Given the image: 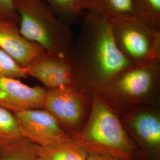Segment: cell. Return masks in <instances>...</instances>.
<instances>
[{
    "label": "cell",
    "instance_id": "6da1fadb",
    "mask_svg": "<svg viewBox=\"0 0 160 160\" xmlns=\"http://www.w3.org/2000/svg\"><path fill=\"white\" fill-rule=\"evenodd\" d=\"M83 14L69 57L77 79L90 80L97 87L106 84L133 64L114 41L111 19L92 12Z\"/></svg>",
    "mask_w": 160,
    "mask_h": 160
},
{
    "label": "cell",
    "instance_id": "7a4b0ae2",
    "mask_svg": "<svg viewBox=\"0 0 160 160\" xmlns=\"http://www.w3.org/2000/svg\"><path fill=\"white\" fill-rule=\"evenodd\" d=\"M72 138L88 153L108 155L120 160H139L143 154L128 134L116 110L96 89L88 119Z\"/></svg>",
    "mask_w": 160,
    "mask_h": 160
},
{
    "label": "cell",
    "instance_id": "3957f363",
    "mask_svg": "<svg viewBox=\"0 0 160 160\" xmlns=\"http://www.w3.org/2000/svg\"><path fill=\"white\" fill-rule=\"evenodd\" d=\"M18 26L23 37L46 51L69 56L74 36L72 30L43 0H15Z\"/></svg>",
    "mask_w": 160,
    "mask_h": 160
},
{
    "label": "cell",
    "instance_id": "277c9868",
    "mask_svg": "<svg viewBox=\"0 0 160 160\" xmlns=\"http://www.w3.org/2000/svg\"><path fill=\"white\" fill-rule=\"evenodd\" d=\"M160 61L133 64L95 89L113 109L138 106L148 97L158 82Z\"/></svg>",
    "mask_w": 160,
    "mask_h": 160
},
{
    "label": "cell",
    "instance_id": "5b68a950",
    "mask_svg": "<svg viewBox=\"0 0 160 160\" xmlns=\"http://www.w3.org/2000/svg\"><path fill=\"white\" fill-rule=\"evenodd\" d=\"M114 41L132 64L160 60V30L132 14L111 19Z\"/></svg>",
    "mask_w": 160,
    "mask_h": 160
},
{
    "label": "cell",
    "instance_id": "8992f818",
    "mask_svg": "<svg viewBox=\"0 0 160 160\" xmlns=\"http://www.w3.org/2000/svg\"><path fill=\"white\" fill-rule=\"evenodd\" d=\"M87 102L84 93L74 86H69L47 90L43 109L49 112L72 137L84 125Z\"/></svg>",
    "mask_w": 160,
    "mask_h": 160
},
{
    "label": "cell",
    "instance_id": "52a82bcc",
    "mask_svg": "<svg viewBox=\"0 0 160 160\" xmlns=\"http://www.w3.org/2000/svg\"><path fill=\"white\" fill-rule=\"evenodd\" d=\"M13 114L22 137L39 147H53L72 138L45 109H29Z\"/></svg>",
    "mask_w": 160,
    "mask_h": 160
},
{
    "label": "cell",
    "instance_id": "ba28073f",
    "mask_svg": "<svg viewBox=\"0 0 160 160\" xmlns=\"http://www.w3.org/2000/svg\"><path fill=\"white\" fill-rule=\"evenodd\" d=\"M122 122L132 140L142 149V152L159 160L160 118L158 112L136 106L124 113Z\"/></svg>",
    "mask_w": 160,
    "mask_h": 160
},
{
    "label": "cell",
    "instance_id": "9c48e42d",
    "mask_svg": "<svg viewBox=\"0 0 160 160\" xmlns=\"http://www.w3.org/2000/svg\"><path fill=\"white\" fill-rule=\"evenodd\" d=\"M24 69L47 90L74 86L77 80L71 58L62 53L45 51Z\"/></svg>",
    "mask_w": 160,
    "mask_h": 160
},
{
    "label": "cell",
    "instance_id": "30bf717a",
    "mask_svg": "<svg viewBox=\"0 0 160 160\" xmlns=\"http://www.w3.org/2000/svg\"><path fill=\"white\" fill-rule=\"evenodd\" d=\"M46 92L45 87H30L18 78L0 77V107L12 113L43 109Z\"/></svg>",
    "mask_w": 160,
    "mask_h": 160
},
{
    "label": "cell",
    "instance_id": "8fae6325",
    "mask_svg": "<svg viewBox=\"0 0 160 160\" xmlns=\"http://www.w3.org/2000/svg\"><path fill=\"white\" fill-rule=\"evenodd\" d=\"M0 49L21 67L26 68L45 51L41 46L26 39L18 23L0 18Z\"/></svg>",
    "mask_w": 160,
    "mask_h": 160
},
{
    "label": "cell",
    "instance_id": "7c38bea8",
    "mask_svg": "<svg viewBox=\"0 0 160 160\" xmlns=\"http://www.w3.org/2000/svg\"><path fill=\"white\" fill-rule=\"evenodd\" d=\"M84 12H92L110 19L134 14L132 0H81Z\"/></svg>",
    "mask_w": 160,
    "mask_h": 160
},
{
    "label": "cell",
    "instance_id": "4fadbf2b",
    "mask_svg": "<svg viewBox=\"0 0 160 160\" xmlns=\"http://www.w3.org/2000/svg\"><path fill=\"white\" fill-rule=\"evenodd\" d=\"M88 155V151L72 138L57 145L38 149V157L45 160H87Z\"/></svg>",
    "mask_w": 160,
    "mask_h": 160
},
{
    "label": "cell",
    "instance_id": "5bb4252c",
    "mask_svg": "<svg viewBox=\"0 0 160 160\" xmlns=\"http://www.w3.org/2000/svg\"><path fill=\"white\" fill-rule=\"evenodd\" d=\"M39 146L22 138L14 142L0 146V160H36Z\"/></svg>",
    "mask_w": 160,
    "mask_h": 160
},
{
    "label": "cell",
    "instance_id": "9a60e30c",
    "mask_svg": "<svg viewBox=\"0 0 160 160\" xmlns=\"http://www.w3.org/2000/svg\"><path fill=\"white\" fill-rule=\"evenodd\" d=\"M134 14L160 30V0H132Z\"/></svg>",
    "mask_w": 160,
    "mask_h": 160
},
{
    "label": "cell",
    "instance_id": "2e32d148",
    "mask_svg": "<svg viewBox=\"0 0 160 160\" xmlns=\"http://www.w3.org/2000/svg\"><path fill=\"white\" fill-rule=\"evenodd\" d=\"M22 137L14 114L0 107V146L14 142Z\"/></svg>",
    "mask_w": 160,
    "mask_h": 160
},
{
    "label": "cell",
    "instance_id": "e0dca14e",
    "mask_svg": "<svg viewBox=\"0 0 160 160\" xmlns=\"http://www.w3.org/2000/svg\"><path fill=\"white\" fill-rule=\"evenodd\" d=\"M56 13L63 17L74 19L83 14L81 0H43Z\"/></svg>",
    "mask_w": 160,
    "mask_h": 160
},
{
    "label": "cell",
    "instance_id": "ac0fdd59",
    "mask_svg": "<svg viewBox=\"0 0 160 160\" xmlns=\"http://www.w3.org/2000/svg\"><path fill=\"white\" fill-rule=\"evenodd\" d=\"M0 77L28 78L24 68L21 67L10 55L0 49Z\"/></svg>",
    "mask_w": 160,
    "mask_h": 160
},
{
    "label": "cell",
    "instance_id": "d6986e66",
    "mask_svg": "<svg viewBox=\"0 0 160 160\" xmlns=\"http://www.w3.org/2000/svg\"><path fill=\"white\" fill-rule=\"evenodd\" d=\"M15 0H0V18L18 23L19 18L14 6Z\"/></svg>",
    "mask_w": 160,
    "mask_h": 160
},
{
    "label": "cell",
    "instance_id": "ffe728a7",
    "mask_svg": "<svg viewBox=\"0 0 160 160\" xmlns=\"http://www.w3.org/2000/svg\"><path fill=\"white\" fill-rule=\"evenodd\" d=\"M87 160H120L108 155L98 154L94 153H88Z\"/></svg>",
    "mask_w": 160,
    "mask_h": 160
},
{
    "label": "cell",
    "instance_id": "44dd1931",
    "mask_svg": "<svg viewBox=\"0 0 160 160\" xmlns=\"http://www.w3.org/2000/svg\"><path fill=\"white\" fill-rule=\"evenodd\" d=\"M36 160H44V159H43V158H40L39 157H38V158L36 159Z\"/></svg>",
    "mask_w": 160,
    "mask_h": 160
}]
</instances>
